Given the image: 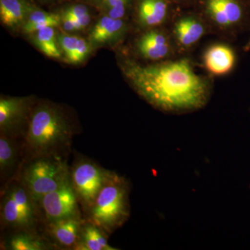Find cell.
Returning <instances> with one entry per match:
<instances>
[{
	"mask_svg": "<svg viewBox=\"0 0 250 250\" xmlns=\"http://www.w3.org/2000/svg\"><path fill=\"white\" fill-rule=\"evenodd\" d=\"M34 9L27 0H0V19L11 29L22 27Z\"/></svg>",
	"mask_w": 250,
	"mask_h": 250,
	"instance_id": "obj_11",
	"label": "cell"
},
{
	"mask_svg": "<svg viewBox=\"0 0 250 250\" xmlns=\"http://www.w3.org/2000/svg\"><path fill=\"white\" fill-rule=\"evenodd\" d=\"M64 12L73 18L82 31L89 25L91 17L88 7L83 4H74L63 10Z\"/></svg>",
	"mask_w": 250,
	"mask_h": 250,
	"instance_id": "obj_23",
	"label": "cell"
},
{
	"mask_svg": "<svg viewBox=\"0 0 250 250\" xmlns=\"http://www.w3.org/2000/svg\"><path fill=\"white\" fill-rule=\"evenodd\" d=\"M114 172L100 167L89 159L77 161L70 172V179L79 200L90 208L95 199Z\"/></svg>",
	"mask_w": 250,
	"mask_h": 250,
	"instance_id": "obj_6",
	"label": "cell"
},
{
	"mask_svg": "<svg viewBox=\"0 0 250 250\" xmlns=\"http://www.w3.org/2000/svg\"><path fill=\"white\" fill-rule=\"evenodd\" d=\"M30 98L1 97L0 99V132L13 137L24 138L33 111Z\"/></svg>",
	"mask_w": 250,
	"mask_h": 250,
	"instance_id": "obj_7",
	"label": "cell"
},
{
	"mask_svg": "<svg viewBox=\"0 0 250 250\" xmlns=\"http://www.w3.org/2000/svg\"><path fill=\"white\" fill-rule=\"evenodd\" d=\"M207 10L212 19L222 27H231L239 22L243 16L237 0H207Z\"/></svg>",
	"mask_w": 250,
	"mask_h": 250,
	"instance_id": "obj_10",
	"label": "cell"
},
{
	"mask_svg": "<svg viewBox=\"0 0 250 250\" xmlns=\"http://www.w3.org/2000/svg\"><path fill=\"white\" fill-rule=\"evenodd\" d=\"M18 138L0 135V174L2 179L14 173L20 159L21 145Z\"/></svg>",
	"mask_w": 250,
	"mask_h": 250,
	"instance_id": "obj_14",
	"label": "cell"
},
{
	"mask_svg": "<svg viewBox=\"0 0 250 250\" xmlns=\"http://www.w3.org/2000/svg\"><path fill=\"white\" fill-rule=\"evenodd\" d=\"M80 217L62 219L50 223V233L56 241L65 248L76 247L82 231Z\"/></svg>",
	"mask_w": 250,
	"mask_h": 250,
	"instance_id": "obj_13",
	"label": "cell"
},
{
	"mask_svg": "<svg viewBox=\"0 0 250 250\" xmlns=\"http://www.w3.org/2000/svg\"><path fill=\"white\" fill-rule=\"evenodd\" d=\"M54 27L44 28L32 35V41L41 52L52 59H61L62 52L59 47L57 34Z\"/></svg>",
	"mask_w": 250,
	"mask_h": 250,
	"instance_id": "obj_19",
	"label": "cell"
},
{
	"mask_svg": "<svg viewBox=\"0 0 250 250\" xmlns=\"http://www.w3.org/2000/svg\"><path fill=\"white\" fill-rule=\"evenodd\" d=\"M245 50L246 51H250V39L249 42H248V44L246 45V47H245Z\"/></svg>",
	"mask_w": 250,
	"mask_h": 250,
	"instance_id": "obj_26",
	"label": "cell"
},
{
	"mask_svg": "<svg viewBox=\"0 0 250 250\" xmlns=\"http://www.w3.org/2000/svg\"><path fill=\"white\" fill-rule=\"evenodd\" d=\"M138 49L145 58L159 60L169 53L170 47L166 36L158 31H150L145 34L138 42Z\"/></svg>",
	"mask_w": 250,
	"mask_h": 250,
	"instance_id": "obj_16",
	"label": "cell"
},
{
	"mask_svg": "<svg viewBox=\"0 0 250 250\" xmlns=\"http://www.w3.org/2000/svg\"><path fill=\"white\" fill-rule=\"evenodd\" d=\"M98 1H101V0H98Z\"/></svg>",
	"mask_w": 250,
	"mask_h": 250,
	"instance_id": "obj_27",
	"label": "cell"
},
{
	"mask_svg": "<svg viewBox=\"0 0 250 250\" xmlns=\"http://www.w3.org/2000/svg\"><path fill=\"white\" fill-rule=\"evenodd\" d=\"M101 229L93 225L87 224L81 231L80 239L77 243V250H115L108 245L107 240L104 236Z\"/></svg>",
	"mask_w": 250,
	"mask_h": 250,
	"instance_id": "obj_18",
	"label": "cell"
},
{
	"mask_svg": "<svg viewBox=\"0 0 250 250\" xmlns=\"http://www.w3.org/2000/svg\"><path fill=\"white\" fill-rule=\"evenodd\" d=\"M57 39L59 47L68 63L83 62L91 50V43L79 36L59 33L57 34Z\"/></svg>",
	"mask_w": 250,
	"mask_h": 250,
	"instance_id": "obj_12",
	"label": "cell"
},
{
	"mask_svg": "<svg viewBox=\"0 0 250 250\" xmlns=\"http://www.w3.org/2000/svg\"><path fill=\"white\" fill-rule=\"evenodd\" d=\"M166 0H141L139 6L140 22L145 27H154L164 22L167 16Z\"/></svg>",
	"mask_w": 250,
	"mask_h": 250,
	"instance_id": "obj_17",
	"label": "cell"
},
{
	"mask_svg": "<svg viewBox=\"0 0 250 250\" xmlns=\"http://www.w3.org/2000/svg\"><path fill=\"white\" fill-rule=\"evenodd\" d=\"M129 196L127 182L114 173L90 208V223L109 233L121 228L129 217Z\"/></svg>",
	"mask_w": 250,
	"mask_h": 250,
	"instance_id": "obj_3",
	"label": "cell"
},
{
	"mask_svg": "<svg viewBox=\"0 0 250 250\" xmlns=\"http://www.w3.org/2000/svg\"><path fill=\"white\" fill-rule=\"evenodd\" d=\"M78 200L70 179L58 188L46 194L39 204L49 223H52L62 219L80 217Z\"/></svg>",
	"mask_w": 250,
	"mask_h": 250,
	"instance_id": "obj_8",
	"label": "cell"
},
{
	"mask_svg": "<svg viewBox=\"0 0 250 250\" xmlns=\"http://www.w3.org/2000/svg\"><path fill=\"white\" fill-rule=\"evenodd\" d=\"M70 179L67 162L62 156L34 158L24 169L22 182L36 204Z\"/></svg>",
	"mask_w": 250,
	"mask_h": 250,
	"instance_id": "obj_4",
	"label": "cell"
},
{
	"mask_svg": "<svg viewBox=\"0 0 250 250\" xmlns=\"http://www.w3.org/2000/svg\"><path fill=\"white\" fill-rule=\"evenodd\" d=\"M205 33V27L201 22L192 18L180 20L175 26L177 40L182 45L190 46L197 42Z\"/></svg>",
	"mask_w": 250,
	"mask_h": 250,
	"instance_id": "obj_21",
	"label": "cell"
},
{
	"mask_svg": "<svg viewBox=\"0 0 250 250\" xmlns=\"http://www.w3.org/2000/svg\"><path fill=\"white\" fill-rule=\"evenodd\" d=\"M62 22L61 15L35 9L31 11L22 29L24 34H32L49 27H57Z\"/></svg>",
	"mask_w": 250,
	"mask_h": 250,
	"instance_id": "obj_20",
	"label": "cell"
},
{
	"mask_svg": "<svg viewBox=\"0 0 250 250\" xmlns=\"http://www.w3.org/2000/svg\"><path fill=\"white\" fill-rule=\"evenodd\" d=\"M106 15L115 19H122L126 14L128 0H101Z\"/></svg>",
	"mask_w": 250,
	"mask_h": 250,
	"instance_id": "obj_24",
	"label": "cell"
},
{
	"mask_svg": "<svg viewBox=\"0 0 250 250\" xmlns=\"http://www.w3.org/2000/svg\"><path fill=\"white\" fill-rule=\"evenodd\" d=\"M205 63L207 70L211 73L224 75L233 68L235 63L234 53L228 46H212L205 53Z\"/></svg>",
	"mask_w": 250,
	"mask_h": 250,
	"instance_id": "obj_15",
	"label": "cell"
},
{
	"mask_svg": "<svg viewBox=\"0 0 250 250\" xmlns=\"http://www.w3.org/2000/svg\"><path fill=\"white\" fill-rule=\"evenodd\" d=\"M9 247L13 250H43L48 248L45 241L29 231H21L14 235L10 239Z\"/></svg>",
	"mask_w": 250,
	"mask_h": 250,
	"instance_id": "obj_22",
	"label": "cell"
},
{
	"mask_svg": "<svg viewBox=\"0 0 250 250\" xmlns=\"http://www.w3.org/2000/svg\"><path fill=\"white\" fill-rule=\"evenodd\" d=\"M61 18H62L61 24H62L64 30L67 31V32H77V31H81L80 27L77 25L76 22L74 21L73 18L70 17L66 13L62 11V15H61Z\"/></svg>",
	"mask_w": 250,
	"mask_h": 250,
	"instance_id": "obj_25",
	"label": "cell"
},
{
	"mask_svg": "<svg viewBox=\"0 0 250 250\" xmlns=\"http://www.w3.org/2000/svg\"><path fill=\"white\" fill-rule=\"evenodd\" d=\"M126 29V24L123 20L104 15L90 31V42L95 46L116 43L124 36Z\"/></svg>",
	"mask_w": 250,
	"mask_h": 250,
	"instance_id": "obj_9",
	"label": "cell"
},
{
	"mask_svg": "<svg viewBox=\"0 0 250 250\" xmlns=\"http://www.w3.org/2000/svg\"><path fill=\"white\" fill-rule=\"evenodd\" d=\"M123 73L148 103L164 111L185 112L203 107L209 88L187 59L141 65L126 61Z\"/></svg>",
	"mask_w": 250,
	"mask_h": 250,
	"instance_id": "obj_1",
	"label": "cell"
},
{
	"mask_svg": "<svg viewBox=\"0 0 250 250\" xmlns=\"http://www.w3.org/2000/svg\"><path fill=\"white\" fill-rule=\"evenodd\" d=\"M73 128L62 108L40 103L33 108L23 146L34 158L62 156L70 147Z\"/></svg>",
	"mask_w": 250,
	"mask_h": 250,
	"instance_id": "obj_2",
	"label": "cell"
},
{
	"mask_svg": "<svg viewBox=\"0 0 250 250\" xmlns=\"http://www.w3.org/2000/svg\"><path fill=\"white\" fill-rule=\"evenodd\" d=\"M36 204L22 181L11 184L1 201V221L15 229L30 231L35 226Z\"/></svg>",
	"mask_w": 250,
	"mask_h": 250,
	"instance_id": "obj_5",
	"label": "cell"
}]
</instances>
